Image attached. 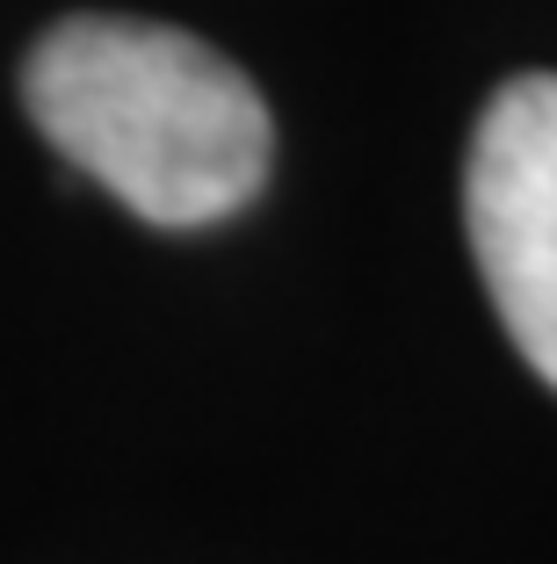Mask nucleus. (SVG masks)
Returning a JSON list of instances; mask_svg holds the SVG:
<instances>
[{"mask_svg":"<svg viewBox=\"0 0 557 564\" xmlns=\"http://www.w3.org/2000/svg\"><path fill=\"white\" fill-rule=\"evenodd\" d=\"M22 101L87 182L167 232L246 210L276 160L261 87L167 22L73 15L44 30L22 66Z\"/></svg>","mask_w":557,"mask_h":564,"instance_id":"nucleus-1","label":"nucleus"},{"mask_svg":"<svg viewBox=\"0 0 557 564\" xmlns=\"http://www.w3.org/2000/svg\"><path fill=\"white\" fill-rule=\"evenodd\" d=\"M463 225L492 312L557 391V73H522L485 101L463 166Z\"/></svg>","mask_w":557,"mask_h":564,"instance_id":"nucleus-2","label":"nucleus"}]
</instances>
